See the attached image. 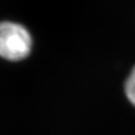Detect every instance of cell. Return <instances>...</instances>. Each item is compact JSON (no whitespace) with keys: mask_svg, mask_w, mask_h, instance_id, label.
Segmentation results:
<instances>
[{"mask_svg":"<svg viewBox=\"0 0 135 135\" xmlns=\"http://www.w3.org/2000/svg\"><path fill=\"white\" fill-rule=\"evenodd\" d=\"M31 34L23 25L5 21L0 23V56L8 61H21L30 55Z\"/></svg>","mask_w":135,"mask_h":135,"instance_id":"cell-1","label":"cell"},{"mask_svg":"<svg viewBox=\"0 0 135 135\" xmlns=\"http://www.w3.org/2000/svg\"><path fill=\"white\" fill-rule=\"evenodd\" d=\"M124 93L128 101L135 108V66L125 81Z\"/></svg>","mask_w":135,"mask_h":135,"instance_id":"cell-2","label":"cell"}]
</instances>
